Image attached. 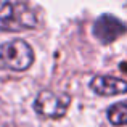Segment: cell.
<instances>
[{
	"mask_svg": "<svg viewBox=\"0 0 127 127\" xmlns=\"http://www.w3.org/2000/svg\"><path fill=\"white\" fill-rule=\"evenodd\" d=\"M39 18L34 8L24 2H6L0 5V31L19 32L35 29Z\"/></svg>",
	"mask_w": 127,
	"mask_h": 127,
	"instance_id": "cell-1",
	"label": "cell"
},
{
	"mask_svg": "<svg viewBox=\"0 0 127 127\" xmlns=\"http://www.w3.org/2000/svg\"><path fill=\"white\" fill-rule=\"evenodd\" d=\"M34 63V52L26 40L15 39L0 43V66L11 71H26Z\"/></svg>",
	"mask_w": 127,
	"mask_h": 127,
	"instance_id": "cell-2",
	"label": "cell"
},
{
	"mask_svg": "<svg viewBox=\"0 0 127 127\" xmlns=\"http://www.w3.org/2000/svg\"><path fill=\"white\" fill-rule=\"evenodd\" d=\"M69 103H71V96L66 93H53L50 90H42L34 101V109L40 116L58 119L66 114Z\"/></svg>",
	"mask_w": 127,
	"mask_h": 127,
	"instance_id": "cell-3",
	"label": "cell"
},
{
	"mask_svg": "<svg viewBox=\"0 0 127 127\" xmlns=\"http://www.w3.org/2000/svg\"><path fill=\"white\" fill-rule=\"evenodd\" d=\"M127 32L126 23L113 15H101L93 24V35L101 43H111Z\"/></svg>",
	"mask_w": 127,
	"mask_h": 127,
	"instance_id": "cell-4",
	"label": "cell"
},
{
	"mask_svg": "<svg viewBox=\"0 0 127 127\" xmlns=\"http://www.w3.org/2000/svg\"><path fill=\"white\" fill-rule=\"evenodd\" d=\"M90 89L103 96L121 95L127 92V81L113 76H95L90 81Z\"/></svg>",
	"mask_w": 127,
	"mask_h": 127,
	"instance_id": "cell-5",
	"label": "cell"
},
{
	"mask_svg": "<svg viewBox=\"0 0 127 127\" xmlns=\"http://www.w3.org/2000/svg\"><path fill=\"white\" fill-rule=\"evenodd\" d=\"M106 114L113 126H127V101L114 103L108 108Z\"/></svg>",
	"mask_w": 127,
	"mask_h": 127,
	"instance_id": "cell-6",
	"label": "cell"
}]
</instances>
